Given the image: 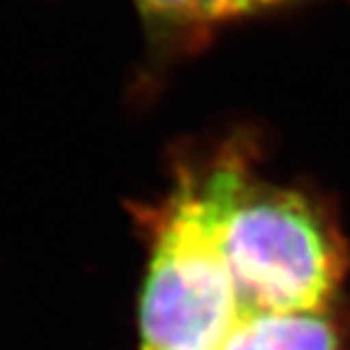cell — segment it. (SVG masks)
I'll use <instances>...</instances> for the list:
<instances>
[{
	"label": "cell",
	"instance_id": "1",
	"mask_svg": "<svg viewBox=\"0 0 350 350\" xmlns=\"http://www.w3.org/2000/svg\"><path fill=\"white\" fill-rule=\"evenodd\" d=\"M248 312H326L345 275V248L304 195L268 185L229 156L200 185Z\"/></svg>",
	"mask_w": 350,
	"mask_h": 350
},
{
	"label": "cell",
	"instance_id": "2",
	"mask_svg": "<svg viewBox=\"0 0 350 350\" xmlns=\"http://www.w3.org/2000/svg\"><path fill=\"white\" fill-rule=\"evenodd\" d=\"M200 185L173 197L142 304V350H221L246 314Z\"/></svg>",
	"mask_w": 350,
	"mask_h": 350
},
{
	"label": "cell",
	"instance_id": "3",
	"mask_svg": "<svg viewBox=\"0 0 350 350\" xmlns=\"http://www.w3.org/2000/svg\"><path fill=\"white\" fill-rule=\"evenodd\" d=\"M221 350H340L326 312H246Z\"/></svg>",
	"mask_w": 350,
	"mask_h": 350
},
{
	"label": "cell",
	"instance_id": "4",
	"mask_svg": "<svg viewBox=\"0 0 350 350\" xmlns=\"http://www.w3.org/2000/svg\"><path fill=\"white\" fill-rule=\"evenodd\" d=\"M301 0H200V10H202V22H229L241 20V17L258 15V12L275 10V8L292 5Z\"/></svg>",
	"mask_w": 350,
	"mask_h": 350
},
{
	"label": "cell",
	"instance_id": "5",
	"mask_svg": "<svg viewBox=\"0 0 350 350\" xmlns=\"http://www.w3.org/2000/svg\"><path fill=\"white\" fill-rule=\"evenodd\" d=\"M137 5L151 20L168 25H204L200 0H137Z\"/></svg>",
	"mask_w": 350,
	"mask_h": 350
}]
</instances>
